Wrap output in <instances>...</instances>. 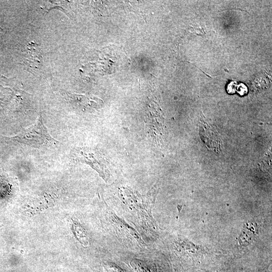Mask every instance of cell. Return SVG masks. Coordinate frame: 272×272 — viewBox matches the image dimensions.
Listing matches in <instances>:
<instances>
[{"mask_svg":"<svg viewBox=\"0 0 272 272\" xmlns=\"http://www.w3.org/2000/svg\"><path fill=\"white\" fill-rule=\"evenodd\" d=\"M236 86L237 82H233L229 85L228 90L230 94H234L235 93Z\"/></svg>","mask_w":272,"mask_h":272,"instance_id":"30bf717a","label":"cell"},{"mask_svg":"<svg viewBox=\"0 0 272 272\" xmlns=\"http://www.w3.org/2000/svg\"><path fill=\"white\" fill-rule=\"evenodd\" d=\"M69 103L75 108L82 112H93L100 109L104 101L93 95L66 94Z\"/></svg>","mask_w":272,"mask_h":272,"instance_id":"3957f363","label":"cell"},{"mask_svg":"<svg viewBox=\"0 0 272 272\" xmlns=\"http://www.w3.org/2000/svg\"><path fill=\"white\" fill-rule=\"evenodd\" d=\"M200 137L206 147L215 152H219L221 149L222 141L220 135L213 127L201 120L200 124Z\"/></svg>","mask_w":272,"mask_h":272,"instance_id":"277c9868","label":"cell"},{"mask_svg":"<svg viewBox=\"0 0 272 272\" xmlns=\"http://www.w3.org/2000/svg\"><path fill=\"white\" fill-rule=\"evenodd\" d=\"M105 267L108 272H125L121 268L114 263H108Z\"/></svg>","mask_w":272,"mask_h":272,"instance_id":"ba28073f","label":"cell"},{"mask_svg":"<svg viewBox=\"0 0 272 272\" xmlns=\"http://www.w3.org/2000/svg\"><path fill=\"white\" fill-rule=\"evenodd\" d=\"M23 62L33 69H38L42 61V57L38 45L31 42L27 44L23 52Z\"/></svg>","mask_w":272,"mask_h":272,"instance_id":"8992f818","label":"cell"},{"mask_svg":"<svg viewBox=\"0 0 272 272\" xmlns=\"http://www.w3.org/2000/svg\"><path fill=\"white\" fill-rule=\"evenodd\" d=\"M131 266L135 272H155L152 265L139 260H134L131 262Z\"/></svg>","mask_w":272,"mask_h":272,"instance_id":"52a82bcc","label":"cell"},{"mask_svg":"<svg viewBox=\"0 0 272 272\" xmlns=\"http://www.w3.org/2000/svg\"><path fill=\"white\" fill-rule=\"evenodd\" d=\"M238 92L242 96L246 94L247 92V88L244 84H241L238 86Z\"/></svg>","mask_w":272,"mask_h":272,"instance_id":"9c48e42d","label":"cell"},{"mask_svg":"<svg viewBox=\"0 0 272 272\" xmlns=\"http://www.w3.org/2000/svg\"><path fill=\"white\" fill-rule=\"evenodd\" d=\"M10 139L37 148L50 147L58 143L49 134L41 115L35 124L23 129L18 134Z\"/></svg>","mask_w":272,"mask_h":272,"instance_id":"6da1fadb","label":"cell"},{"mask_svg":"<svg viewBox=\"0 0 272 272\" xmlns=\"http://www.w3.org/2000/svg\"><path fill=\"white\" fill-rule=\"evenodd\" d=\"M73 155L76 160L94 168L106 181L109 179L108 162L97 150L89 147L79 148L74 150Z\"/></svg>","mask_w":272,"mask_h":272,"instance_id":"7a4b0ae2","label":"cell"},{"mask_svg":"<svg viewBox=\"0 0 272 272\" xmlns=\"http://www.w3.org/2000/svg\"><path fill=\"white\" fill-rule=\"evenodd\" d=\"M145 121L149 133L154 139H159L162 130L161 117L157 105L152 102L148 105L146 111Z\"/></svg>","mask_w":272,"mask_h":272,"instance_id":"5b68a950","label":"cell"}]
</instances>
